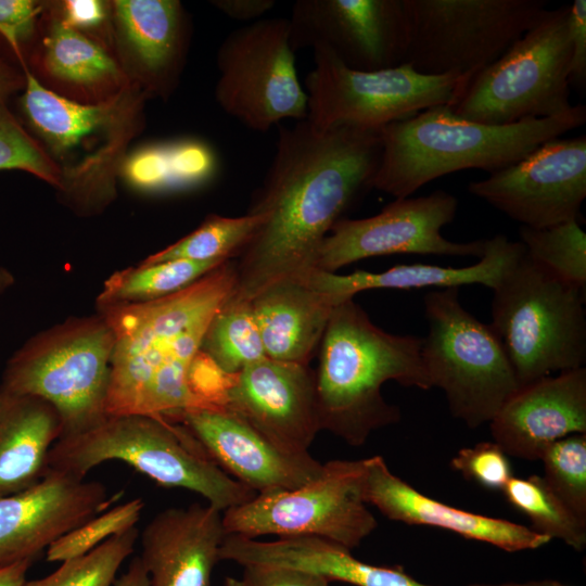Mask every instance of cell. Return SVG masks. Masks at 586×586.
Here are the masks:
<instances>
[{"label": "cell", "instance_id": "cell-12", "mask_svg": "<svg viewBox=\"0 0 586 586\" xmlns=\"http://www.w3.org/2000/svg\"><path fill=\"white\" fill-rule=\"evenodd\" d=\"M313 51L315 66L305 79L306 120L320 129H381L433 106H454L470 81L459 74L425 75L407 63L356 71L323 47Z\"/></svg>", "mask_w": 586, "mask_h": 586}, {"label": "cell", "instance_id": "cell-14", "mask_svg": "<svg viewBox=\"0 0 586 586\" xmlns=\"http://www.w3.org/2000/svg\"><path fill=\"white\" fill-rule=\"evenodd\" d=\"M216 64V101L245 127L265 132L285 119H306L307 94L297 77L289 18H260L232 30Z\"/></svg>", "mask_w": 586, "mask_h": 586}, {"label": "cell", "instance_id": "cell-21", "mask_svg": "<svg viewBox=\"0 0 586 586\" xmlns=\"http://www.w3.org/2000/svg\"><path fill=\"white\" fill-rule=\"evenodd\" d=\"M111 2L113 52L128 79L148 97L167 98L179 82L189 21L177 0Z\"/></svg>", "mask_w": 586, "mask_h": 586}, {"label": "cell", "instance_id": "cell-37", "mask_svg": "<svg viewBox=\"0 0 586 586\" xmlns=\"http://www.w3.org/2000/svg\"><path fill=\"white\" fill-rule=\"evenodd\" d=\"M0 170H23L61 190L64 175L41 143L0 103Z\"/></svg>", "mask_w": 586, "mask_h": 586}, {"label": "cell", "instance_id": "cell-8", "mask_svg": "<svg viewBox=\"0 0 586 586\" xmlns=\"http://www.w3.org/2000/svg\"><path fill=\"white\" fill-rule=\"evenodd\" d=\"M113 347V330L101 314L68 319L11 357L0 390L47 402L61 419V437L76 435L106 418Z\"/></svg>", "mask_w": 586, "mask_h": 586}, {"label": "cell", "instance_id": "cell-32", "mask_svg": "<svg viewBox=\"0 0 586 586\" xmlns=\"http://www.w3.org/2000/svg\"><path fill=\"white\" fill-rule=\"evenodd\" d=\"M201 351L227 374L266 358L251 303L232 294L213 316Z\"/></svg>", "mask_w": 586, "mask_h": 586}, {"label": "cell", "instance_id": "cell-3", "mask_svg": "<svg viewBox=\"0 0 586 586\" xmlns=\"http://www.w3.org/2000/svg\"><path fill=\"white\" fill-rule=\"evenodd\" d=\"M422 337L388 333L375 326L353 298L332 309L320 342L315 371L320 426L352 446L400 420L382 385L430 390L422 357Z\"/></svg>", "mask_w": 586, "mask_h": 586}, {"label": "cell", "instance_id": "cell-1", "mask_svg": "<svg viewBox=\"0 0 586 586\" xmlns=\"http://www.w3.org/2000/svg\"><path fill=\"white\" fill-rule=\"evenodd\" d=\"M381 153L380 129H320L306 119L281 126L249 209L262 221L234 262L233 296L250 302L276 281L302 280L315 270L331 228L371 189Z\"/></svg>", "mask_w": 586, "mask_h": 586}, {"label": "cell", "instance_id": "cell-30", "mask_svg": "<svg viewBox=\"0 0 586 586\" xmlns=\"http://www.w3.org/2000/svg\"><path fill=\"white\" fill-rule=\"evenodd\" d=\"M217 170L212 148L191 138L150 142L127 152L118 177L142 193H168L194 189Z\"/></svg>", "mask_w": 586, "mask_h": 586}, {"label": "cell", "instance_id": "cell-15", "mask_svg": "<svg viewBox=\"0 0 586 586\" xmlns=\"http://www.w3.org/2000/svg\"><path fill=\"white\" fill-rule=\"evenodd\" d=\"M457 208L451 193L436 190L425 196L395 199L371 217L341 218L323 240L316 269L335 272L360 259L392 254L481 258L486 239L454 242L442 234Z\"/></svg>", "mask_w": 586, "mask_h": 586}, {"label": "cell", "instance_id": "cell-4", "mask_svg": "<svg viewBox=\"0 0 586 586\" xmlns=\"http://www.w3.org/2000/svg\"><path fill=\"white\" fill-rule=\"evenodd\" d=\"M585 123L583 104L557 117L510 125L481 124L457 116L449 105L433 106L380 129L381 160L370 187L402 199L450 173L493 174Z\"/></svg>", "mask_w": 586, "mask_h": 586}, {"label": "cell", "instance_id": "cell-20", "mask_svg": "<svg viewBox=\"0 0 586 586\" xmlns=\"http://www.w3.org/2000/svg\"><path fill=\"white\" fill-rule=\"evenodd\" d=\"M174 421L188 429L217 466L256 494L300 487L323 470L309 453L280 450L226 407L189 409Z\"/></svg>", "mask_w": 586, "mask_h": 586}, {"label": "cell", "instance_id": "cell-27", "mask_svg": "<svg viewBox=\"0 0 586 586\" xmlns=\"http://www.w3.org/2000/svg\"><path fill=\"white\" fill-rule=\"evenodd\" d=\"M267 358L309 366L336 298L300 279L271 283L251 301Z\"/></svg>", "mask_w": 586, "mask_h": 586}, {"label": "cell", "instance_id": "cell-44", "mask_svg": "<svg viewBox=\"0 0 586 586\" xmlns=\"http://www.w3.org/2000/svg\"><path fill=\"white\" fill-rule=\"evenodd\" d=\"M241 586H329L326 578L303 570L249 564L243 566Z\"/></svg>", "mask_w": 586, "mask_h": 586}, {"label": "cell", "instance_id": "cell-16", "mask_svg": "<svg viewBox=\"0 0 586 586\" xmlns=\"http://www.w3.org/2000/svg\"><path fill=\"white\" fill-rule=\"evenodd\" d=\"M468 191L521 226L540 229L579 220L586 198V136L552 139Z\"/></svg>", "mask_w": 586, "mask_h": 586}, {"label": "cell", "instance_id": "cell-5", "mask_svg": "<svg viewBox=\"0 0 586 586\" xmlns=\"http://www.w3.org/2000/svg\"><path fill=\"white\" fill-rule=\"evenodd\" d=\"M22 115L31 135L61 167L60 190L82 214L98 213L115 196L118 169L143 127L148 95L135 84L100 103H81L47 89L23 65Z\"/></svg>", "mask_w": 586, "mask_h": 586}, {"label": "cell", "instance_id": "cell-38", "mask_svg": "<svg viewBox=\"0 0 586 586\" xmlns=\"http://www.w3.org/2000/svg\"><path fill=\"white\" fill-rule=\"evenodd\" d=\"M543 476L552 491L586 521V433L552 443L543 454Z\"/></svg>", "mask_w": 586, "mask_h": 586}, {"label": "cell", "instance_id": "cell-45", "mask_svg": "<svg viewBox=\"0 0 586 586\" xmlns=\"http://www.w3.org/2000/svg\"><path fill=\"white\" fill-rule=\"evenodd\" d=\"M569 35L571 41V63L569 84L577 90L586 87V1L575 0L569 4Z\"/></svg>", "mask_w": 586, "mask_h": 586}, {"label": "cell", "instance_id": "cell-11", "mask_svg": "<svg viewBox=\"0 0 586 586\" xmlns=\"http://www.w3.org/2000/svg\"><path fill=\"white\" fill-rule=\"evenodd\" d=\"M403 63L425 75L472 79L547 14L546 0H403Z\"/></svg>", "mask_w": 586, "mask_h": 586}, {"label": "cell", "instance_id": "cell-28", "mask_svg": "<svg viewBox=\"0 0 586 586\" xmlns=\"http://www.w3.org/2000/svg\"><path fill=\"white\" fill-rule=\"evenodd\" d=\"M233 558L242 566L264 564L292 568L314 573L328 582L354 586H434L417 581L399 565L383 566L360 561L349 549L314 536L279 537L271 542L241 537L234 545Z\"/></svg>", "mask_w": 586, "mask_h": 586}, {"label": "cell", "instance_id": "cell-22", "mask_svg": "<svg viewBox=\"0 0 586 586\" xmlns=\"http://www.w3.org/2000/svg\"><path fill=\"white\" fill-rule=\"evenodd\" d=\"M489 424L507 455L532 461L552 443L586 433L585 367L519 386Z\"/></svg>", "mask_w": 586, "mask_h": 586}, {"label": "cell", "instance_id": "cell-24", "mask_svg": "<svg viewBox=\"0 0 586 586\" xmlns=\"http://www.w3.org/2000/svg\"><path fill=\"white\" fill-rule=\"evenodd\" d=\"M225 536L222 512L208 504L160 511L139 537L150 586H212Z\"/></svg>", "mask_w": 586, "mask_h": 586}, {"label": "cell", "instance_id": "cell-33", "mask_svg": "<svg viewBox=\"0 0 586 586\" xmlns=\"http://www.w3.org/2000/svg\"><path fill=\"white\" fill-rule=\"evenodd\" d=\"M509 504L532 522V530L558 538L582 551L586 546V521L576 515L539 475L512 476L502 489Z\"/></svg>", "mask_w": 586, "mask_h": 586}, {"label": "cell", "instance_id": "cell-17", "mask_svg": "<svg viewBox=\"0 0 586 586\" xmlns=\"http://www.w3.org/2000/svg\"><path fill=\"white\" fill-rule=\"evenodd\" d=\"M294 51L323 47L345 66L372 72L403 63V0H298L289 18Z\"/></svg>", "mask_w": 586, "mask_h": 586}, {"label": "cell", "instance_id": "cell-50", "mask_svg": "<svg viewBox=\"0 0 586 586\" xmlns=\"http://www.w3.org/2000/svg\"><path fill=\"white\" fill-rule=\"evenodd\" d=\"M14 284V277L4 266L0 265V294Z\"/></svg>", "mask_w": 586, "mask_h": 586}, {"label": "cell", "instance_id": "cell-31", "mask_svg": "<svg viewBox=\"0 0 586 586\" xmlns=\"http://www.w3.org/2000/svg\"><path fill=\"white\" fill-rule=\"evenodd\" d=\"M225 262L176 259L141 263L137 267L116 271L105 280L97 298L98 306L139 304L168 296L191 285Z\"/></svg>", "mask_w": 586, "mask_h": 586}, {"label": "cell", "instance_id": "cell-10", "mask_svg": "<svg viewBox=\"0 0 586 586\" xmlns=\"http://www.w3.org/2000/svg\"><path fill=\"white\" fill-rule=\"evenodd\" d=\"M569 4L548 10L491 65L469 81L451 106L464 119L510 125L568 113L571 41Z\"/></svg>", "mask_w": 586, "mask_h": 586}, {"label": "cell", "instance_id": "cell-23", "mask_svg": "<svg viewBox=\"0 0 586 586\" xmlns=\"http://www.w3.org/2000/svg\"><path fill=\"white\" fill-rule=\"evenodd\" d=\"M366 504L393 521L454 532L508 552L539 548L550 539L531 527L455 508L433 499L395 475L382 456L365 459Z\"/></svg>", "mask_w": 586, "mask_h": 586}, {"label": "cell", "instance_id": "cell-9", "mask_svg": "<svg viewBox=\"0 0 586 586\" xmlns=\"http://www.w3.org/2000/svg\"><path fill=\"white\" fill-rule=\"evenodd\" d=\"M423 305L429 332L421 357L431 386L469 428L491 422L520 386L499 336L461 305L459 288L430 291Z\"/></svg>", "mask_w": 586, "mask_h": 586}, {"label": "cell", "instance_id": "cell-42", "mask_svg": "<svg viewBox=\"0 0 586 586\" xmlns=\"http://www.w3.org/2000/svg\"><path fill=\"white\" fill-rule=\"evenodd\" d=\"M44 4L33 0H0V36L8 42L21 64L24 47L36 36Z\"/></svg>", "mask_w": 586, "mask_h": 586}, {"label": "cell", "instance_id": "cell-13", "mask_svg": "<svg viewBox=\"0 0 586 586\" xmlns=\"http://www.w3.org/2000/svg\"><path fill=\"white\" fill-rule=\"evenodd\" d=\"M364 476L365 459L330 460L300 487L257 494L227 509L224 528L249 538L314 536L352 550L378 526L364 499Z\"/></svg>", "mask_w": 586, "mask_h": 586}, {"label": "cell", "instance_id": "cell-48", "mask_svg": "<svg viewBox=\"0 0 586 586\" xmlns=\"http://www.w3.org/2000/svg\"><path fill=\"white\" fill-rule=\"evenodd\" d=\"M112 586H150L148 572L139 556L131 559L127 570L114 579Z\"/></svg>", "mask_w": 586, "mask_h": 586}, {"label": "cell", "instance_id": "cell-19", "mask_svg": "<svg viewBox=\"0 0 586 586\" xmlns=\"http://www.w3.org/2000/svg\"><path fill=\"white\" fill-rule=\"evenodd\" d=\"M120 493L48 469L33 486L0 497V568L33 560L60 537L111 508Z\"/></svg>", "mask_w": 586, "mask_h": 586}, {"label": "cell", "instance_id": "cell-41", "mask_svg": "<svg viewBox=\"0 0 586 586\" xmlns=\"http://www.w3.org/2000/svg\"><path fill=\"white\" fill-rule=\"evenodd\" d=\"M47 7L66 26L80 31L113 51L111 2L66 0L52 2Z\"/></svg>", "mask_w": 586, "mask_h": 586}, {"label": "cell", "instance_id": "cell-7", "mask_svg": "<svg viewBox=\"0 0 586 586\" xmlns=\"http://www.w3.org/2000/svg\"><path fill=\"white\" fill-rule=\"evenodd\" d=\"M585 291L526 252L493 290L492 322L519 385L586 362Z\"/></svg>", "mask_w": 586, "mask_h": 586}, {"label": "cell", "instance_id": "cell-51", "mask_svg": "<svg viewBox=\"0 0 586 586\" xmlns=\"http://www.w3.org/2000/svg\"><path fill=\"white\" fill-rule=\"evenodd\" d=\"M224 586H241V582L235 577L228 576L225 579Z\"/></svg>", "mask_w": 586, "mask_h": 586}, {"label": "cell", "instance_id": "cell-25", "mask_svg": "<svg viewBox=\"0 0 586 586\" xmlns=\"http://www.w3.org/2000/svg\"><path fill=\"white\" fill-rule=\"evenodd\" d=\"M41 15L43 31L30 72L47 89L77 102L100 103L132 84L113 51L66 26L47 4Z\"/></svg>", "mask_w": 586, "mask_h": 586}, {"label": "cell", "instance_id": "cell-49", "mask_svg": "<svg viewBox=\"0 0 586 586\" xmlns=\"http://www.w3.org/2000/svg\"><path fill=\"white\" fill-rule=\"evenodd\" d=\"M33 560H23L0 568V586H23Z\"/></svg>", "mask_w": 586, "mask_h": 586}, {"label": "cell", "instance_id": "cell-34", "mask_svg": "<svg viewBox=\"0 0 586 586\" xmlns=\"http://www.w3.org/2000/svg\"><path fill=\"white\" fill-rule=\"evenodd\" d=\"M262 221L258 214L239 217L208 215L191 233L146 257L143 264L176 259L225 262L238 256Z\"/></svg>", "mask_w": 586, "mask_h": 586}, {"label": "cell", "instance_id": "cell-26", "mask_svg": "<svg viewBox=\"0 0 586 586\" xmlns=\"http://www.w3.org/2000/svg\"><path fill=\"white\" fill-rule=\"evenodd\" d=\"M524 251L520 241L497 234L486 239L484 254L479 262L466 267L402 264L381 272L356 270L349 275L315 269L303 281L317 291L334 296L339 303L374 289H446L482 284L494 290Z\"/></svg>", "mask_w": 586, "mask_h": 586}, {"label": "cell", "instance_id": "cell-46", "mask_svg": "<svg viewBox=\"0 0 586 586\" xmlns=\"http://www.w3.org/2000/svg\"><path fill=\"white\" fill-rule=\"evenodd\" d=\"M211 3L226 16L242 22L258 21L276 5L273 0H215Z\"/></svg>", "mask_w": 586, "mask_h": 586}, {"label": "cell", "instance_id": "cell-40", "mask_svg": "<svg viewBox=\"0 0 586 586\" xmlns=\"http://www.w3.org/2000/svg\"><path fill=\"white\" fill-rule=\"evenodd\" d=\"M450 467L464 479L493 491H502L513 476L507 454L495 441L459 449Z\"/></svg>", "mask_w": 586, "mask_h": 586}, {"label": "cell", "instance_id": "cell-29", "mask_svg": "<svg viewBox=\"0 0 586 586\" xmlns=\"http://www.w3.org/2000/svg\"><path fill=\"white\" fill-rule=\"evenodd\" d=\"M62 435L56 410L47 402L0 390V497L36 484Z\"/></svg>", "mask_w": 586, "mask_h": 586}, {"label": "cell", "instance_id": "cell-39", "mask_svg": "<svg viewBox=\"0 0 586 586\" xmlns=\"http://www.w3.org/2000/svg\"><path fill=\"white\" fill-rule=\"evenodd\" d=\"M143 508L144 501L133 498L94 515L51 544L47 560L64 562L88 553L109 538L135 527Z\"/></svg>", "mask_w": 586, "mask_h": 586}, {"label": "cell", "instance_id": "cell-2", "mask_svg": "<svg viewBox=\"0 0 586 586\" xmlns=\"http://www.w3.org/2000/svg\"><path fill=\"white\" fill-rule=\"evenodd\" d=\"M235 283V264L229 259L168 296L99 308L114 333L106 417L150 415L174 421L193 407L190 366Z\"/></svg>", "mask_w": 586, "mask_h": 586}, {"label": "cell", "instance_id": "cell-35", "mask_svg": "<svg viewBox=\"0 0 586 586\" xmlns=\"http://www.w3.org/2000/svg\"><path fill=\"white\" fill-rule=\"evenodd\" d=\"M526 254L565 281L586 290V233L579 221L519 228Z\"/></svg>", "mask_w": 586, "mask_h": 586}, {"label": "cell", "instance_id": "cell-6", "mask_svg": "<svg viewBox=\"0 0 586 586\" xmlns=\"http://www.w3.org/2000/svg\"><path fill=\"white\" fill-rule=\"evenodd\" d=\"M112 460L161 486L199 494L221 512L257 495L217 466L184 425L161 416L106 417L85 432L59 438L47 467L85 479L98 464Z\"/></svg>", "mask_w": 586, "mask_h": 586}, {"label": "cell", "instance_id": "cell-18", "mask_svg": "<svg viewBox=\"0 0 586 586\" xmlns=\"http://www.w3.org/2000/svg\"><path fill=\"white\" fill-rule=\"evenodd\" d=\"M280 450L309 453L321 431L315 371L309 366L260 359L233 374L225 405Z\"/></svg>", "mask_w": 586, "mask_h": 586}, {"label": "cell", "instance_id": "cell-47", "mask_svg": "<svg viewBox=\"0 0 586 586\" xmlns=\"http://www.w3.org/2000/svg\"><path fill=\"white\" fill-rule=\"evenodd\" d=\"M24 87V71L0 58V103H7L13 94L23 91Z\"/></svg>", "mask_w": 586, "mask_h": 586}, {"label": "cell", "instance_id": "cell-36", "mask_svg": "<svg viewBox=\"0 0 586 586\" xmlns=\"http://www.w3.org/2000/svg\"><path fill=\"white\" fill-rule=\"evenodd\" d=\"M138 538L137 527H131L81 557L61 562L49 575L26 581L23 586H112Z\"/></svg>", "mask_w": 586, "mask_h": 586}, {"label": "cell", "instance_id": "cell-43", "mask_svg": "<svg viewBox=\"0 0 586 586\" xmlns=\"http://www.w3.org/2000/svg\"><path fill=\"white\" fill-rule=\"evenodd\" d=\"M232 375L224 372L200 349L188 373V388L193 402L191 409L224 407Z\"/></svg>", "mask_w": 586, "mask_h": 586}]
</instances>
